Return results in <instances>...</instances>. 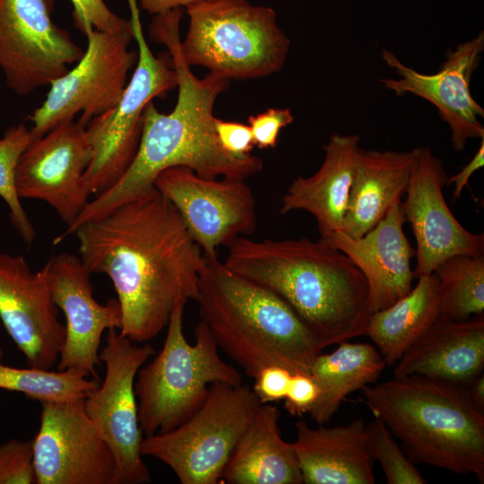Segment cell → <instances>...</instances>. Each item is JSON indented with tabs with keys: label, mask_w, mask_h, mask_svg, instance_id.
I'll list each match as a JSON object with an SVG mask.
<instances>
[{
	"label": "cell",
	"mask_w": 484,
	"mask_h": 484,
	"mask_svg": "<svg viewBox=\"0 0 484 484\" xmlns=\"http://www.w3.org/2000/svg\"><path fill=\"white\" fill-rule=\"evenodd\" d=\"M73 234L84 266L113 283L121 335L146 342L167 327L176 304L195 301L203 251L154 186Z\"/></svg>",
	"instance_id": "6da1fadb"
},
{
	"label": "cell",
	"mask_w": 484,
	"mask_h": 484,
	"mask_svg": "<svg viewBox=\"0 0 484 484\" xmlns=\"http://www.w3.org/2000/svg\"><path fill=\"white\" fill-rule=\"evenodd\" d=\"M184 8L155 14L149 32L152 41L163 44L177 78V99L168 114L152 101L143 115L142 133L135 156L121 178L109 189L90 200L78 218L54 239L61 243L82 223L99 219L121 203L153 186L157 176L171 167H186L204 177L246 180L257 174L263 161L250 154L234 157L220 145L213 114L218 97L229 80L208 73L198 78L180 49V21Z\"/></svg>",
	"instance_id": "7a4b0ae2"
},
{
	"label": "cell",
	"mask_w": 484,
	"mask_h": 484,
	"mask_svg": "<svg viewBox=\"0 0 484 484\" xmlns=\"http://www.w3.org/2000/svg\"><path fill=\"white\" fill-rule=\"evenodd\" d=\"M223 264L284 300L325 347L367 335L368 284L341 251L307 238L240 237L228 246Z\"/></svg>",
	"instance_id": "3957f363"
},
{
	"label": "cell",
	"mask_w": 484,
	"mask_h": 484,
	"mask_svg": "<svg viewBox=\"0 0 484 484\" xmlns=\"http://www.w3.org/2000/svg\"><path fill=\"white\" fill-rule=\"evenodd\" d=\"M195 301L218 347L252 378L270 365L310 375L326 348L284 300L231 272L218 256H204Z\"/></svg>",
	"instance_id": "277c9868"
},
{
	"label": "cell",
	"mask_w": 484,
	"mask_h": 484,
	"mask_svg": "<svg viewBox=\"0 0 484 484\" xmlns=\"http://www.w3.org/2000/svg\"><path fill=\"white\" fill-rule=\"evenodd\" d=\"M365 404L415 463L484 482V412L465 385L419 375L362 388Z\"/></svg>",
	"instance_id": "5b68a950"
},
{
	"label": "cell",
	"mask_w": 484,
	"mask_h": 484,
	"mask_svg": "<svg viewBox=\"0 0 484 484\" xmlns=\"http://www.w3.org/2000/svg\"><path fill=\"white\" fill-rule=\"evenodd\" d=\"M186 305L176 304L162 349L135 377L143 437L171 431L187 420L203 403L212 384H243L239 371L220 358L203 322L195 326V342L187 341L183 330Z\"/></svg>",
	"instance_id": "8992f818"
},
{
	"label": "cell",
	"mask_w": 484,
	"mask_h": 484,
	"mask_svg": "<svg viewBox=\"0 0 484 484\" xmlns=\"http://www.w3.org/2000/svg\"><path fill=\"white\" fill-rule=\"evenodd\" d=\"M186 62L228 80L263 78L284 65L290 41L271 7L247 0H203L186 8Z\"/></svg>",
	"instance_id": "52a82bcc"
},
{
	"label": "cell",
	"mask_w": 484,
	"mask_h": 484,
	"mask_svg": "<svg viewBox=\"0 0 484 484\" xmlns=\"http://www.w3.org/2000/svg\"><path fill=\"white\" fill-rule=\"evenodd\" d=\"M261 402L246 385L214 383L202 406L171 431L143 437V456L169 467L182 484H216Z\"/></svg>",
	"instance_id": "ba28073f"
},
{
	"label": "cell",
	"mask_w": 484,
	"mask_h": 484,
	"mask_svg": "<svg viewBox=\"0 0 484 484\" xmlns=\"http://www.w3.org/2000/svg\"><path fill=\"white\" fill-rule=\"evenodd\" d=\"M127 2L138 57L117 103L92 118L86 126L92 155L82 184L90 197L104 193L125 174L139 145L145 108L154 98L166 96L177 84L170 56L153 54L142 28L136 0Z\"/></svg>",
	"instance_id": "9c48e42d"
},
{
	"label": "cell",
	"mask_w": 484,
	"mask_h": 484,
	"mask_svg": "<svg viewBox=\"0 0 484 484\" xmlns=\"http://www.w3.org/2000/svg\"><path fill=\"white\" fill-rule=\"evenodd\" d=\"M87 46L73 68L49 84L45 100L30 116L33 138H39L61 124L89 122L112 108L120 99L138 53L129 48L131 31L111 33L86 27Z\"/></svg>",
	"instance_id": "30bf717a"
},
{
	"label": "cell",
	"mask_w": 484,
	"mask_h": 484,
	"mask_svg": "<svg viewBox=\"0 0 484 484\" xmlns=\"http://www.w3.org/2000/svg\"><path fill=\"white\" fill-rule=\"evenodd\" d=\"M154 353L151 344L135 342L121 335L118 329H108L106 345L99 354L106 367L104 381L84 399L89 418L113 452L115 484L151 481L150 470L141 454L143 434L134 382L138 370Z\"/></svg>",
	"instance_id": "8fae6325"
},
{
	"label": "cell",
	"mask_w": 484,
	"mask_h": 484,
	"mask_svg": "<svg viewBox=\"0 0 484 484\" xmlns=\"http://www.w3.org/2000/svg\"><path fill=\"white\" fill-rule=\"evenodd\" d=\"M53 10V0H0V69L20 96L49 86L83 55Z\"/></svg>",
	"instance_id": "7c38bea8"
},
{
	"label": "cell",
	"mask_w": 484,
	"mask_h": 484,
	"mask_svg": "<svg viewBox=\"0 0 484 484\" xmlns=\"http://www.w3.org/2000/svg\"><path fill=\"white\" fill-rule=\"evenodd\" d=\"M153 186L176 207L205 257L256 229L255 198L244 179L204 177L177 166L161 171Z\"/></svg>",
	"instance_id": "4fadbf2b"
},
{
	"label": "cell",
	"mask_w": 484,
	"mask_h": 484,
	"mask_svg": "<svg viewBox=\"0 0 484 484\" xmlns=\"http://www.w3.org/2000/svg\"><path fill=\"white\" fill-rule=\"evenodd\" d=\"M84 399L40 402L39 428L31 440L36 484H115L113 452Z\"/></svg>",
	"instance_id": "5bb4252c"
},
{
	"label": "cell",
	"mask_w": 484,
	"mask_h": 484,
	"mask_svg": "<svg viewBox=\"0 0 484 484\" xmlns=\"http://www.w3.org/2000/svg\"><path fill=\"white\" fill-rule=\"evenodd\" d=\"M91 155L88 132L78 121L34 138L16 169L19 197L47 203L70 226L90 202L82 178Z\"/></svg>",
	"instance_id": "9a60e30c"
},
{
	"label": "cell",
	"mask_w": 484,
	"mask_h": 484,
	"mask_svg": "<svg viewBox=\"0 0 484 484\" xmlns=\"http://www.w3.org/2000/svg\"><path fill=\"white\" fill-rule=\"evenodd\" d=\"M484 51V33L463 41L454 49L448 48L445 60L436 73H421L407 66L390 51L384 49L382 58L399 78H383L379 82L396 96L413 94L433 104L440 118L451 131L455 151H462L469 139L484 138V126L479 117L484 109L474 99L470 82Z\"/></svg>",
	"instance_id": "2e32d148"
},
{
	"label": "cell",
	"mask_w": 484,
	"mask_h": 484,
	"mask_svg": "<svg viewBox=\"0 0 484 484\" xmlns=\"http://www.w3.org/2000/svg\"><path fill=\"white\" fill-rule=\"evenodd\" d=\"M411 178L402 201L405 221L416 239L415 277L434 272L456 255H484V236L466 229L454 217L443 194L447 175L430 148H415Z\"/></svg>",
	"instance_id": "e0dca14e"
},
{
	"label": "cell",
	"mask_w": 484,
	"mask_h": 484,
	"mask_svg": "<svg viewBox=\"0 0 484 484\" xmlns=\"http://www.w3.org/2000/svg\"><path fill=\"white\" fill-rule=\"evenodd\" d=\"M44 265L32 272L22 255L0 254V319L29 367L50 369L65 341Z\"/></svg>",
	"instance_id": "ac0fdd59"
},
{
	"label": "cell",
	"mask_w": 484,
	"mask_h": 484,
	"mask_svg": "<svg viewBox=\"0 0 484 484\" xmlns=\"http://www.w3.org/2000/svg\"><path fill=\"white\" fill-rule=\"evenodd\" d=\"M55 304L65 314V341L58 370L78 369L99 380V348L105 330L120 329L117 299L99 304L93 297L91 272L80 257L69 253L51 256L45 264Z\"/></svg>",
	"instance_id": "d6986e66"
},
{
	"label": "cell",
	"mask_w": 484,
	"mask_h": 484,
	"mask_svg": "<svg viewBox=\"0 0 484 484\" xmlns=\"http://www.w3.org/2000/svg\"><path fill=\"white\" fill-rule=\"evenodd\" d=\"M404 222L399 201L361 237L337 231L318 239L344 253L362 272L368 284L371 313L390 307L412 288L415 249L405 236Z\"/></svg>",
	"instance_id": "ffe728a7"
},
{
	"label": "cell",
	"mask_w": 484,
	"mask_h": 484,
	"mask_svg": "<svg viewBox=\"0 0 484 484\" xmlns=\"http://www.w3.org/2000/svg\"><path fill=\"white\" fill-rule=\"evenodd\" d=\"M295 448L303 483L374 484V460L367 437V423L360 419L344 426L310 427L295 423Z\"/></svg>",
	"instance_id": "44dd1931"
},
{
	"label": "cell",
	"mask_w": 484,
	"mask_h": 484,
	"mask_svg": "<svg viewBox=\"0 0 484 484\" xmlns=\"http://www.w3.org/2000/svg\"><path fill=\"white\" fill-rule=\"evenodd\" d=\"M393 367V376L419 375L467 385L483 373L484 315L439 317Z\"/></svg>",
	"instance_id": "7402d4cb"
},
{
	"label": "cell",
	"mask_w": 484,
	"mask_h": 484,
	"mask_svg": "<svg viewBox=\"0 0 484 484\" xmlns=\"http://www.w3.org/2000/svg\"><path fill=\"white\" fill-rule=\"evenodd\" d=\"M358 134H333L324 146V159L309 177H298L281 199V214L305 211L317 222L319 238L342 231L356 157Z\"/></svg>",
	"instance_id": "603a6c76"
},
{
	"label": "cell",
	"mask_w": 484,
	"mask_h": 484,
	"mask_svg": "<svg viewBox=\"0 0 484 484\" xmlns=\"http://www.w3.org/2000/svg\"><path fill=\"white\" fill-rule=\"evenodd\" d=\"M410 151L359 148L342 231L359 238L373 229L405 194L414 162Z\"/></svg>",
	"instance_id": "cb8c5ba5"
},
{
	"label": "cell",
	"mask_w": 484,
	"mask_h": 484,
	"mask_svg": "<svg viewBox=\"0 0 484 484\" xmlns=\"http://www.w3.org/2000/svg\"><path fill=\"white\" fill-rule=\"evenodd\" d=\"M281 411L260 404L240 436L223 471L230 484H301L302 473L292 443L280 428Z\"/></svg>",
	"instance_id": "d4e9b609"
},
{
	"label": "cell",
	"mask_w": 484,
	"mask_h": 484,
	"mask_svg": "<svg viewBox=\"0 0 484 484\" xmlns=\"http://www.w3.org/2000/svg\"><path fill=\"white\" fill-rule=\"evenodd\" d=\"M440 317L438 280L433 272L418 277L410 292L369 315L367 335L393 367Z\"/></svg>",
	"instance_id": "484cf974"
},
{
	"label": "cell",
	"mask_w": 484,
	"mask_h": 484,
	"mask_svg": "<svg viewBox=\"0 0 484 484\" xmlns=\"http://www.w3.org/2000/svg\"><path fill=\"white\" fill-rule=\"evenodd\" d=\"M385 367L377 349L366 342L346 341L331 353L321 352L310 372L319 390L311 419L317 425L329 422L347 395L375 383Z\"/></svg>",
	"instance_id": "4316f807"
},
{
	"label": "cell",
	"mask_w": 484,
	"mask_h": 484,
	"mask_svg": "<svg viewBox=\"0 0 484 484\" xmlns=\"http://www.w3.org/2000/svg\"><path fill=\"white\" fill-rule=\"evenodd\" d=\"M438 280L440 317L468 319L484 313V255H456L434 270Z\"/></svg>",
	"instance_id": "83f0119b"
},
{
	"label": "cell",
	"mask_w": 484,
	"mask_h": 484,
	"mask_svg": "<svg viewBox=\"0 0 484 484\" xmlns=\"http://www.w3.org/2000/svg\"><path fill=\"white\" fill-rule=\"evenodd\" d=\"M89 376L73 368L56 372L30 367L18 368L0 362V389L22 393L40 402L84 399L99 385L98 379Z\"/></svg>",
	"instance_id": "f1b7e54d"
},
{
	"label": "cell",
	"mask_w": 484,
	"mask_h": 484,
	"mask_svg": "<svg viewBox=\"0 0 484 484\" xmlns=\"http://www.w3.org/2000/svg\"><path fill=\"white\" fill-rule=\"evenodd\" d=\"M33 139L30 128L22 123L9 127L0 139V197L8 206L13 227L29 245L36 232L17 194L15 177L19 160Z\"/></svg>",
	"instance_id": "f546056e"
},
{
	"label": "cell",
	"mask_w": 484,
	"mask_h": 484,
	"mask_svg": "<svg viewBox=\"0 0 484 484\" xmlns=\"http://www.w3.org/2000/svg\"><path fill=\"white\" fill-rule=\"evenodd\" d=\"M369 454L380 463L388 484H426L415 462L397 444L393 435L378 418L367 423Z\"/></svg>",
	"instance_id": "4dcf8cb0"
},
{
	"label": "cell",
	"mask_w": 484,
	"mask_h": 484,
	"mask_svg": "<svg viewBox=\"0 0 484 484\" xmlns=\"http://www.w3.org/2000/svg\"><path fill=\"white\" fill-rule=\"evenodd\" d=\"M0 484H36L31 440L10 439L0 445Z\"/></svg>",
	"instance_id": "1f68e13d"
},
{
	"label": "cell",
	"mask_w": 484,
	"mask_h": 484,
	"mask_svg": "<svg viewBox=\"0 0 484 484\" xmlns=\"http://www.w3.org/2000/svg\"><path fill=\"white\" fill-rule=\"evenodd\" d=\"M73 6L74 26L83 32L86 27L117 33L133 30L130 20L114 13L104 0H70Z\"/></svg>",
	"instance_id": "d6a6232c"
},
{
	"label": "cell",
	"mask_w": 484,
	"mask_h": 484,
	"mask_svg": "<svg viewBox=\"0 0 484 484\" xmlns=\"http://www.w3.org/2000/svg\"><path fill=\"white\" fill-rule=\"evenodd\" d=\"M294 117L290 108H270L248 117L255 146L260 149L275 148L282 128L290 125Z\"/></svg>",
	"instance_id": "836d02e7"
},
{
	"label": "cell",
	"mask_w": 484,
	"mask_h": 484,
	"mask_svg": "<svg viewBox=\"0 0 484 484\" xmlns=\"http://www.w3.org/2000/svg\"><path fill=\"white\" fill-rule=\"evenodd\" d=\"M291 376L292 373L281 366H266L254 378L252 390L262 404L279 402L287 394Z\"/></svg>",
	"instance_id": "e575fe53"
},
{
	"label": "cell",
	"mask_w": 484,
	"mask_h": 484,
	"mask_svg": "<svg viewBox=\"0 0 484 484\" xmlns=\"http://www.w3.org/2000/svg\"><path fill=\"white\" fill-rule=\"evenodd\" d=\"M214 129L218 142L226 152L238 158L251 154L255 144L248 125L215 117Z\"/></svg>",
	"instance_id": "d590c367"
},
{
	"label": "cell",
	"mask_w": 484,
	"mask_h": 484,
	"mask_svg": "<svg viewBox=\"0 0 484 484\" xmlns=\"http://www.w3.org/2000/svg\"><path fill=\"white\" fill-rule=\"evenodd\" d=\"M319 396L317 385L310 375L292 374L284 407L294 417L308 413Z\"/></svg>",
	"instance_id": "8d00e7d4"
},
{
	"label": "cell",
	"mask_w": 484,
	"mask_h": 484,
	"mask_svg": "<svg viewBox=\"0 0 484 484\" xmlns=\"http://www.w3.org/2000/svg\"><path fill=\"white\" fill-rule=\"evenodd\" d=\"M484 165V138L472 159L457 174L447 177L446 185H454L453 200H457L465 186H468L471 176Z\"/></svg>",
	"instance_id": "74e56055"
},
{
	"label": "cell",
	"mask_w": 484,
	"mask_h": 484,
	"mask_svg": "<svg viewBox=\"0 0 484 484\" xmlns=\"http://www.w3.org/2000/svg\"><path fill=\"white\" fill-rule=\"evenodd\" d=\"M203 0H136L137 5L151 14H159L175 8H186Z\"/></svg>",
	"instance_id": "f35d334b"
},
{
	"label": "cell",
	"mask_w": 484,
	"mask_h": 484,
	"mask_svg": "<svg viewBox=\"0 0 484 484\" xmlns=\"http://www.w3.org/2000/svg\"><path fill=\"white\" fill-rule=\"evenodd\" d=\"M466 386L468 394L474 406L484 412V375L481 373Z\"/></svg>",
	"instance_id": "ab89813d"
},
{
	"label": "cell",
	"mask_w": 484,
	"mask_h": 484,
	"mask_svg": "<svg viewBox=\"0 0 484 484\" xmlns=\"http://www.w3.org/2000/svg\"><path fill=\"white\" fill-rule=\"evenodd\" d=\"M3 356H4V353H3V350L0 348V362H1L2 359H3Z\"/></svg>",
	"instance_id": "60d3db41"
}]
</instances>
